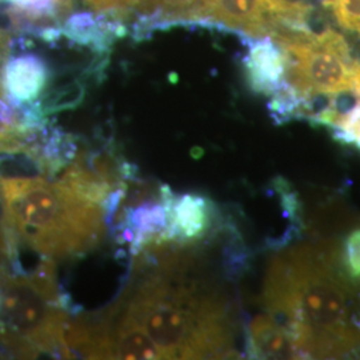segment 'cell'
Here are the masks:
<instances>
[{
  "instance_id": "7a4b0ae2",
  "label": "cell",
  "mask_w": 360,
  "mask_h": 360,
  "mask_svg": "<svg viewBox=\"0 0 360 360\" xmlns=\"http://www.w3.org/2000/svg\"><path fill=\"white\" fill-rule=\"evenodd\" d=\"M180 245L151 248L154 267L124 312L141 323L162 359L218 358L230 354V323L221 304L184 282Z\"/></svg>"
},
{
  "instance_id": "5b68a950",
  "label": "cell",
  "mask_w": 360,
  "mask_h": 360,
  "mask_svg": "<svg viewBox=\"0 0 360 360\" xmlns=\"http://www.w3.org/2000/svg\"><path fill=\"white\" fill-rule=\"evenodd\" d=\"M307 13L309 7L295 0H196V22L218 23L254 39L304 23Z\"/></svg>"
},
{
  "instance_id": "3957f363",
  "label": "cell",
  "mask_w": 360,
  "mask_h": 360,
  "mask_svg": "<svg viewBox=\"0 0 360 360\" xmlns=\"http://www.w3.org/2000/svg\"><path fill=\"white\" fill-rule=\"evenodd\" d=\"M0 202L7 252L25 243L51 260L83 255L102 242L108 226L102 205L40 175H0Z\"/></svg>"
},
{
  "instance_id": "9a60e30c",
  "label": "cell",
  "mask_w": 360,
  "mask_h": 360,
  "mask_svg": "<svg viewBox=\"0 0 360 360\" xmlns=\"http://www.w3.org/2000/svg\"><path fill=\"white\" fill-rule=\"evenodd\" d=\"M342 266L348 279L360 285V229L351 232L342 252Z\"/></svg>"
},
{
  "instance_id": "8992f818",
  "label": "cell",
  "mask_w": 360,
  "mask_h": 360,
  "mask_svg": "<svg viewBox=\"0 0 360 360\" xmlns=\"http://www.w3.org/2000/svg\"><path fill=\"white\" fill-rule=\"evenodd\" d=\"M148 193L139 190L134 199H129L119 223V242L127 243L135 255L150 245L174 242L171 230L174 193L163 184L155 198Z\"/></svg>"
},
{
  "instance_id": "6da1fadb",
  "label": "cell",
  "mask_w": 360,
  "mask_h": 360,
  "mask_svg": "<svg viewBox=\"0 0 360 360\" xmlns=\"http://www.w3.org/2000/svg\"><path fill=\"white\" fill-rule=\"evenodd\" d=\"M323 257L296 254L271 269L269 314L294 335L302 358L348 354L360 346V292Z\"/></svg>"
},
{
  "instance_id": "277c9868",
  "label": "cell",
  "mask_w": 360,
  "mask_h": 360,
  "mask_svg": "<svg viewBox=\"0 0 360 360\" xmlns=\"http://www.w3.org/2000/svg\"><path fill=\"white\" fill-rule=\"evenodd\" d=\"M70 312L51 259L26 276H0V338L16 352L59 355Z\"/></svg>"
},
{
  "instance_id": "52a82bcc",
  "label": "cell",
  "mask_w": 360,
  "mask_h": 360,
  "mask_svg": "<svg viewBox=\"0 0 360 360\" xmlns=\"http://www.w3.org/2000/svg\"><path fill=\"white\" fill-rule=\"evenodd\" d=\"M0 80L13 105L32 104L49 84L50 68L38 55H18L6 62Z\"/></svg>"
},
{
  "instance_id": "9c48e42d",
  "label": "cell",
  "mask_w": 360,
  "mask_h": 360,
  "mask_svg": "<svg viewBox=\"0 0 360 360\" xmlns=\"http://www.w3.org/2000/svg\"><path fill=\"white\" fill-rule=\"evenodd\" d=\"M247 347L248 354L257 359L302 358L294 335L270 314L259 315L250 323Z\"/></svg>"
},
{
  "instance_id": "30bf717a",
  "label": "cell",
  "mask_w": 360,
  "mask_h": 360,
  "mask_svg": "<svg viewBox=\"0 0 360 360\" xmlns=\"http://www.w3.org/2000/svg\"><path fill=\"white\" fill-rule=\"evenodd\" d=\"M210 200L198 193L175 195L171 202L172 239L178 243H190L206 235L212 220Z\"/></svg>"
},
{
  "instance_id": "5bb4252c",
  "label": "cell",
  "mask_w": 360,
  "mask_h": 360,
  "mask_svg": "<svg viewBox=\"0 0 360 360\" xmlns=\"http://www.w3.org/2000/svg\"><path fill=\"white\" fill-rule=\"evenodd\" d=\"M331 8L339 26L360 35V0H331Z\"/></svg>"
},
{
  "instance_id": "4fadbf2b",
  "label": "cell",
  "mask_w": 360,
  "mask_h": 360,
  "mask_svg": "<svg viewBox=\"0 0 360 360\" xmlns=\"http://www.w3.org/2000/svg\"><path fill=\"white\" fill-rule=\"evenodd\" d=\"M84 95H86L84 84L80 80H74L63 87L53 91L50 98L47 96L46 104L41 105L40 108L44 115L50 112L67 110V108H74L82 103Z\"/></svg>"
},
{
  "instance_id": "7c38bea8",
  "label": "cell",
  "mask_w": 360,
  "mask_h": 360,
  "mask_svg": "<svg viewBox=\"0 0 360 360\" xmlns=\"http://www.w3.org/2000/svg\"><path fill=\"white\" fill-rule=\"evenodd\" d=\"M26 131L15 111V105L6 101V94L0 80V153H13L19 150Z\"/></svg>"
},
{
  "instance_id": "ba28073f",
  "label": "cell",
  "mask_w": 360,
  "mask_h": 360,
  "mask_svg": "<svg viewBox=\"0 0 360 360\" xmlns=\"http://www.w3.org/2000/svg\"><path fill=\"white\" fill-rule=\"evenodd\" d=\"M245 70L252 90L272 96L285 83L287 60L283 50L270 37L257 38L245 58Z\"/></svg>"
},
{
  "instance_id": "8fae6325",
  "label": "cell",
  "mask_w": 360,
  "mask_h": 360,
  "mask_svg": "<svg viewBox=\"0 0 360 360\" xmlns=\"http://www.w3.org/2000/svg\"><path fill=\"white\" fill-rule=\"evenodd\" d=\"M115 359H162V354L141 323L126 312L114 327Z\"/></svg>"
}]
</instances>
